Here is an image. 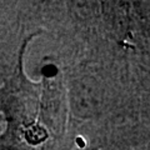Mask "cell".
Wrapping results in <instances>:
<instances>
[{
  "label": "cell",
  "instance_id": "6da1fadb",
  "mask_svg": "<svg viewBox=\"0 0 150 150\" xmlns=\"http://www.w3.org/2000/svg\"><path fill=\"white\" fill-rule=\"evenodd\" d=\"M69 9L78 20L91 21L100 15L101 0H69Z\"/></svg>",
  "mask_w": 150,
  "mask_h": 150
}]
</instances>
